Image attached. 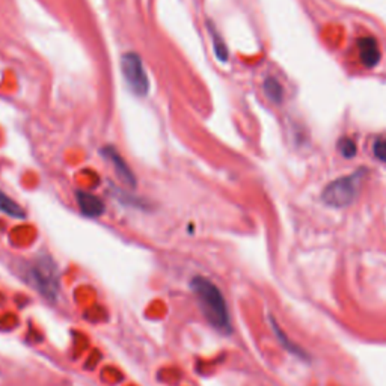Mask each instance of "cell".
Returning a JSON list of instances; mask_svg holds the SVG:
<instances>
[{"mask_svg": "<svg viewBox=\"0 0 386 386\" xmlns=\"http://www.w3.org/2000/svg\"><path fill=\"white\" fill-rule=\"evenodd\" d=\"M191 288L198 300L202 316L207 318L216 331L222 334L231 332V318L230 311L225 302V297L221 290L216 287L211 281L202 276H196L191 282Z\"/></svg>", "mask_w": 386, "mask_h": 386, "instance_id": "1", "label": "cell"}, {"mask_svg": "<svg viewBox=\"0 0 386 386\" xmlns=\"http://www.w3.org/2000/svg\"><path fill=\"white\" fill-rule=\"evenodd\" d=\"M29 282L40 291V293L49 300L58 299L59 293V275L58 267L50 257H40L29 267Z\"/></svg>", "mask_w": 386, "mask_h": 386, "instance_id": "2", "label": "cell"}, {"mask_svg": "<svg viewBox=\"0 0 386 386\" xmlns=\"http://www.w3.org/2000/svg\"><path fill=\"white\" fill-rule=\"evenodd\" d=\"M362 177V171H357L352 175L338 178L325 187L322 200L326 205L334 207V209H343V207L350 205L359 193Z\"/></svg>", "mask_w": 386, "mask_h": 386, "instance_id": "3", "label": "cell"}, {"mask_svg": "<svg viewBox=\"0 0 386 386\" xmlns=\"http://www.w3.org/2000/svg\"><path fill=\"white\" fill-rule=\"evenodd\" d=\"M121 73L130 91L139 97H145L149 91L148 74L142 59L136 53H126L121 58Z\"/></svg>", "mask_w": 386, "mask_h": 386, "instance_id": "4", "label": "cell"}, {"mask_svg": "<svg viewBox=\"0 0 386 386\" xmlns=\"http://www.w3.org/2000/svg\"><path fill=\"white\" fill-rule=\"evenodd\" d=\"M100 153L112 165V168H114L115 174L118 175V178H119V180L122 183L127 184L128 187H135L136 186L138 181H136V177H135L133 171H131L126 160L122 158V156L118 153L117 148H114V147H105V148L100 149Z\"/></svg>", "mask_w": 386, "mask_h": 386, "instance_id": "5", "label": "cell"}, {"mask_svg": "<svg viewBox=\"0 0 386 386\" xmlns=\"http://www.w3.org/2000/svg\"><path fill=\"white\" fill-rule=\"evenodd\" d=\"M357 52H359L361 62L366 68H374L382 59L380 47L373 36H362L357 40Z\"/></svg>", "mask_w": 386, "mask_h": 386, "instance_id": "6", "label": "cell"}, {"mask_svg": "<svg viewBox=\"0 0 386 386\" xmlns=\"http://www.w3.org/2000/svg\"><path fill=\"white\" fill-rule=\"evenodd\" d=\"M77 198V205L82 211V214L88 216V218H98L103 213H105V202H103L98 196L89 192L79 191L76 193Z\"/></svg>", "mask_w": 386, "mask_h": 386, "instance_id": "7", "label": "cell"}, {"mask_svg": "<svg viewBox=\"0 0 386 386\" xmlns=\"http://www.w3.org/2000/svg\"><path fill=\"white\" fill-rule=\"evenodd\" d=\"M270 325H272V329H273V332H275V335H276V340L279 341V344L282 346V347H284L285 348V350L288 352V353H291V355H293V356H296V357H299V359H308V355L305 353V350H304V348H300L296 343H293V341H291L290 340V338L284 334V332H282V329H281V326L275 322V320H273V318H270Z\"/></svg>", "mask_w": 386, "mask_h": 386, "instance_id": "8", "label": "cell"}, {"mask_svg": "<svg viewBox=\"0 0 386 386\" xmlns=\"http://www.w3.org/2000/svg\"><path fill=\"white\" fill-rule=\"evenodd\" d=\"M0 213L8 214L9 218L24 219L26 211L20 204H17L13 198H9L5 192L0 191Z\"/></svg>", "mask_w": 386, "mask_h": 386, "instance_id": "9", "label": "cell"}, {"mask_svg": "<svg viewBox=\"0 0 386 386\" xmlns=\"http://www.w3.org/2000/svg\"><path fill=\"white\" fill-rule=\"evenodd\" d=\"M209 31H210L211 44H213V50H214L216 58H218L221 62H227L230 58L227 44H225L223 38L219 35V32L216 31V27L211 23H209Z\"/></svg>", "mask_w": 386, "mask_h": 386, "instance_id": "10", "label": "cell"}, {"mask_svg": "<svg viewBox=\"0 0 386 386\" xmlns=\"http://www.w3.org/2000/svg\"><path fill=\"white\" fill-rule=\"evenodd\" d=\"M265 94L272 103H275V105H281L282 100H284V89H282L281 83L273 77H267L265 80Z\"/></svg>", "mask_w": 386, "mask_h": 386, "instance_id": "11", "label": "cell"}, {"mask_svg": "<svg viewBox=\"0 0 386 386\" xmlns=\"http://www.w3.org/2000/svg\"><path fill=\"white\" fill-rule=\"evenodd\" d=\"M336 148H338V151L341 153V156L346 157V158L355 157L356 151H357V147L355 144V140L353 139H348V138H343V139L338 140Z\"/></svg>", "mask_w": 386, "mask_h": 386, "instance_id": "12", "label": "cell"}, {"mask_svg": "<svg viewBox=\"0 0 386 386\" xmlns=\"http://www.w3.org/2000/svg\"><path fill=\"white\" fill-rule=\"evenodd\" d=\"M373 154L380 162L386 163V139H378L373 145Z\"/></svg>", "mask_w": 386, "mask_h": 386, "instance_id": "13", "label": "cell"}]
</instances>
